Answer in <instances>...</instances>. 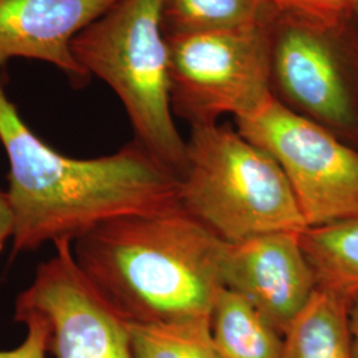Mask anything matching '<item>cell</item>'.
<instances>
[{
  "label": "cell",
  "mask_w": 358,
  "mask_h": 358,
  "mask_svg": "<svg viewBox=\"0 0 358 358\" xmlns=\"http://www.w3.org/2000/svg\"><path fill=\"white\" fill-rule=\"evenodd\" d=\"M134 358H219L210 319L128 324Z\"/></svg>",
  "instance_id": "obj_15"
},
{
  "label": "cell",
  "mask_w": 358,
  "mask_h": 358,
  "mask_svg": "<svg viewBox=\"0 0 358 358\" xmlns=\"http://www.w3.org/2000/svg\"><path fill=\"white\" fill-rule=\"evenodd\" d=\"M273 20L166 36L174 115L207 127L222 115H251L271 99Z\"/></svg>",
  "instance_id": "obj_6"
},
{
  "label": "cell",
  "mask_w": 358,
  "mask_h": 358,
  "mask_svg": "<svg viewBox=\"0 0 358 358\" xmlns=\"http://www.w3.org/2000/svg\"><path fill=\"white\" fill-rule=\"evenodd\" d=\"M120 0H0V65L24 57L57 66L72 85L90 81L72 41Z\"/></svg>",
  "instance_id": "obj_10"
},
{
  "label": "cell",
  "mask_w": 358,
  "mask_h": 358,
  "mask_svg": "<svg viewBox=\"0 0 358 358\" xmlns=\"http://www.w3.org/2000/svg\"><path fill=\"white\" fill-rule=\"evenodd\" d=\"M278 11L317 19H334L353 13L355 0H271Z\"/></svg>",
  "instance_id": "obj_17"
},
{
  "label": "cell",
  "mask_w": 358,
  "mask_h": 358,
  "mask_svg": "<svg viewBox=\"0 0 358 358\" xmlns=\"http://www.w3.org/2000/svg\"><path fill=\"white\" fill-rule=\"evenodd\" d=\"M15 321L27 327L24 341L11 350H0V358H45L50 343V325L36 312L15 310Z\"/></svg>",
  "instance_id": "obj_16"
},
{
  "label": "cell",
  "mask_w": 358,
  "mask_h": 358,
  "mask_svg": "<svg viewBox=\"0 0 358 358\" xmlns=\"http://www.w3.org/2000/svg\"><path fill=\"white\" fill-rule=\"evenodd\" d=\"M0 143L8 158L13 254L80 236L106 222L179 206V178L140 143L90 159L59 153L29 129L0 81Z\"/></svg>",
  "instance_id": "obj_1"
},
{
  "label": "cell",
  "mask_w": 358,
  "mask_h": 358,
  "mask_svg": "<svg viewBox=\"0 0 358 358\" xmlns=\"http://www.w3.org/2000/svg\"><path fill=\"white\" fill-rule=\"evenodd\" d=\"M15 234V214L7 192L0 190V252Z\"/></svg>",
  "instance_id": "obj_18"
},
{
  "label": "cell",
  "mask_w": 358,
  "mask_h": 358,
  "mask_svg": "<svg viewBox=\"0 0 358 358\" xmlns=\"http://www.w3.org/2000/svg\"><path fill=\"white\" fill-rule=\"evenodd\" d=\"M350 301L344 294L317 287L284 333L280 358H355Z\"/></svg>",
  "instance_id": "obj_11"
},
{
  "label": "cell",
  "mask_w": 358,
  "mask_h": 358,
  "mask_svg": "<svg viewBox=\"0 0 358 358\" xmlns=\"http://www.w3.org/2000/svg\"><path fill=\"white\" fill-rule=\"evenodd\" d=\"M179 205L220 241L301 234L307 223L275 159L230 124L192 128Z\"/></svg>",
  "instance_id": "obj_4"
},
{
  "label": "cell",
  "mask_w": 358,
  "mask_h": 358,
  "mask_svg": "<svg viewBox=\"0 0 358 358\" xmlns=\"http://www.w3.org/2000/svg\"><path fill=\"white\" fill-rule=\"evenodd\" d=\"M279 13L271 0H164L166 36L255 26Z\"/></svg>",
  "instance_id": "obj_14"
},
{
  "label": "cell",
  "mask_w": 358,
  "mask_h": 358,
  "mask_svg": "<svg viewBox=\"0 0 358 358\" xmlns=\"http://www.w3.org/2000/svg\"><path fill=\"white\" fill-rule=\"evenodd\" d=\"M224 288L241 294L284 336L317 288L296 232H271L227 243Z\"/></svg>",
  "instance_id": "obj_9"
},
{
  "label": "cell",
  "mask_w": 358,
  "mask_h": 358,
  "mask_svg": "<svg viewBox=\"0 0 358 358\" xmlns=\"http://www.w3.org/2000/svg\"><path fill=\"white\" fill-rule=\"evenodd\" d=\"M235 128L282 169L308 229L358 217V149L273 96Z\"/></svg>",
  "instance_id": "obj_7"
},
{
  "label": "cell",
  "mask_w": 358,
  "mask_h": 358,
  "mask_svg": "<svg viewBox=\"0 0 358 358\" xmlns=\"http://www.w3.org/2000/svg\"><path fill=\"white\" fill-rule=\"evenodd\" d=\"M219 358H280L282 336L241 294L223 288L210 315Z\"/></svg>",
  "instance_id": "obj_12"
},
{
  "label": "cell",
  "mask_w": 358,
  "mask_h": 358,
  "mask_svg": "<svg viewBox=\"0 0 358 358\" xmlns=\"http://www.w3.org/2000/svg\"><path fill=\"white\" fill-rule=\"evenodd\" d=\"M73 242H55V254L36 269L15 310L41 315L56 358H134L128 324L97 294L78 267Z\"/></svg>",
  "instance_id": "obj_8"
},
{
  "label": "cell",
  "mask_w": 358,
  "mask_h": 358,
  "mask_svg": "<svg viewBox=\"0 0 358 358\" xmlns=\"http://www.w3.org/2000/svg\"><path fill=\"white\" fill-rule=\"evenodd\" d=\"M349 328L352 337L353 357L358 358V294L353 296L349 307Z\"/></svg>",
  "instance_id": "obj_19"
},
{
  "label": "cell",
  "mask_w": 358,
  "mask_h": 358,
  "mask_svg": "<svg viewBox=\"0 0 358 358\" xmlns=\"http://www.w3.org/2000/svg\"><path fill=\"white\" fill-rule=\"evenodd\" d=\"M164 0H120L72 41L77 62L108 84L124 105L134 141L176 177L187 166L170 101Z\"/></svg>",
  "instance_id": "obj_3"
},
{
  "label": "cell",
  "mask_w": 358,
  "mask_h": 358,
  "mask_svg": "<svg viewBox=\"0 0 358 358\" xmlns=\"http://www.w3.org/2000/svg\"><path fill=\"white\" fill-rule=\"evenodd\" d=\"M300 242L317 287L352 300L358 294V217L307 229Z\"/></svg>",
  "instance_id": "obj_13"
},
{
  "label": "cell",
  "mask_w": 358,
  "mask_h": 358,
  "mask_svg": "<svg viewBox=\"0 0 358 358\" xmlns=\"http://www.w3.org/2000/svg\"><path fill=\"white\" fill-rule=\"evenodd\" d=\"M220 241L180 205L118 217L72 244L83 273L127 324L210 319L224 288Z\"/></svg>",
  "instance_id": "obj_2"
},
{
  "label": "cell",
  "mask_w": 358,
  "mask_h": 358,
  "mask_svg": "<svg viewBox=\"0 0 358 358\" xmlns=\"http://www.w3.org/2000/svg\"><path fill=\"white\" fill-rule=\"evenodd\" d=\"M353 13H355V16L357 17L358 20V0H355V4H353Z\"/></svg>",
  "instance_id": "obj_20"
},
{
  "label": "cell",
  "mask_w": 358,
  "mask_h": 358,
  "mask_svg": "<svg viewBox=\"0 0 358 358\" xmlns=\"http://www.w3.org/2000/svg\"><path fill=\"white\" fill-rule=\"evenodd\" d=\"M272 96L358 149V20L279 11L272 24Z\"/></svg>",
  "instance_id": "obj_5"
}]
</instances>
